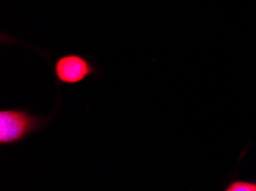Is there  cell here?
Wrapping results in <instances>:
<instances>
[{
    "label": "cell",
    "mask_w": 256,
    "mask_h": 191,
    "mask_svg": "<svg viewBox=\"0 0 256 191\" xmlns=\"http://www.w3.org/2000/svg\"><path fill=\"white\" fill-rule=\"evenodd\" d=\"M46 118L34 116L21 109L0 111V143L10 144L24 140L30 133L40 128Z\"/></svg>",
    "instance_id": "obj_1"
},
{
    "label": "cell",
    "mask_w": 256,
    "mask_h": 191,
    "mask_svg": "<svg viewBox=\"0 0 256 191\" xmlns=\"http://www.w3.org/2000/svg\"><path fill=\"white\" fill-rule=\"evenodd\" d=\"M96 67L90 60L78 54H68L59 57L54 64L56 79L66 85H76L93 75Z\"/></svg>",
    "instance_id": "obj_2"
},
{
    "label": "cell",
    "mask_w": 256,
    "mask_h": 191,
    "mask_svg": "<svg viewBox=\"0 0 256 191\" xmlns=\"http://www.w3.org/2000/svg\"><path fill=\"white\" fill-rule=\"evenodd\" d=\"M226 191H256V183L236 181L231 183Z\"/></svg>",
    "instance_id": "obj_3"
}]
</instances>
